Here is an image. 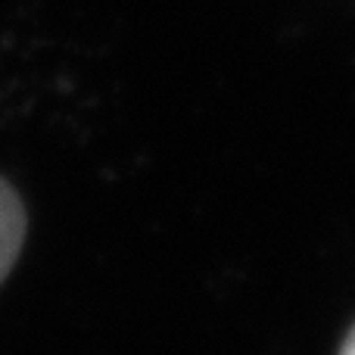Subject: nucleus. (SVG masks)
<instances>
[{"label":"nucleus","instance_id":"obj_2","mask_svg":"<svg viewBox=\"0 0 355 355\" xmlns=\"http://www.w3.org/2000/svg\"><path fill=\"white\" fill-rule=\"evenodd\" d=\"M340 355H355V327L349 331V337H346V343H343V349H340Z\"/></svg>","mask_w":355,"mask_h":355},{"label":"nucleus","instance_id":"obj_1","mask_svg":"<svg viewBox=\"0 0 355 355\" xmlns=\"http://www.w3.org/2000/svg\"><path fill=\"white\" fill-rule=\"evenodd\" d=\"M25 206L19 193L0 178V284L12 271L19 259V250L25 243Z\"/></svg>","mask_w":355,"mask_h":355}]
</instances>
